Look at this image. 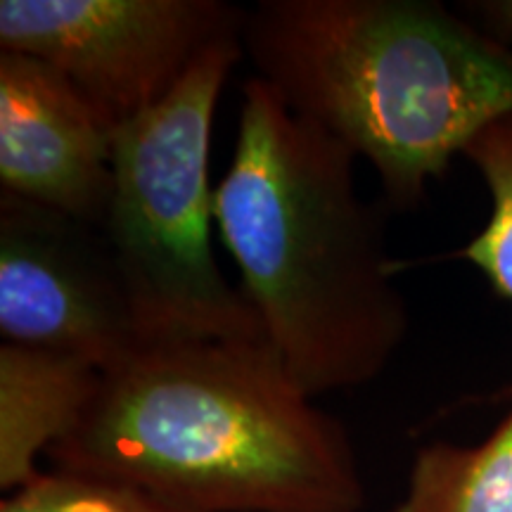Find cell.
Returning a JSON list of instances; mask_svg holds the SVG:
<instances>
[{"instance_id": "obj_1", "label": "cell", "mask_w": 512, "mask_h": 512, "mask_svg": "<svg viewBox=\"0 0 512 512\" xmlns=\"http://www.w3.org/2000/svg\"><path fill=\"white\" fill-rule=\"evenodd\" d=\"M46 458L178 512H358L366 501L347 430L268 342L143 344L102 370Z\"/></svg>"}, {"instance_id": "obj_2", "label": "cell", "mask_w": 512, "mask_h": 512, "mask_svg": "<svg viewBox=\"0 0 512 512\" xmlns=\"http://www.w3.org/2000/svg\"><path fill=\"white\" fill-rule=\"evenodd\" d=\"M354 166L349 147L292 114L266 81L242 83L214 221L268 344L309 399L375 380L408 330Z\"/></svg>"}, {"instance_id": "obj_3", "label": "cell", "mask_w": 512, "mask_h": 512, "mask_svg": "<svg viewBox=\"0 0 512 512\" xmlns=\"http://www.w3.org/2000/svg\"><path fill=\"white\" fill-rule=\"evenodd\" d=\"M242 48L306 124L370 159L389 202L512 114V53L420 0H261Z\"/></svg>"}, {"instance_id": "obj_4", "label": "cell", "mask_w": 512, "mask_h": 512, "mask_svg": "<svg viewBox=\"0 0 512 512\" xmlns=\"http://www.w3.org/2000/svg\"><path fill=\"white\" fill-rule=\"evenodd\" d=\"M242 43L209 50L157 107L112 131L102 235L147 342H268L245 292L216 264L209 145Z\"/></svg>"}, {"instance_id": "obj_5", "label": "cell", "mask_w": 512, "mask_h": 512, "mask_svg": "<svg viewBox=\"0 0 512 512\" xmlns=\"http://www.w3.org/2000/svg\"><path fill=\"white\" fill-rule=\"evenodd\" d=\"M223 0H3L0 53L50 64L117 128L174 93L209 50L242 43Z\"/></svg>"}, {"instance_id": "obj_6", "label": "cell", "mask_w": 512, "mask_h": 512, "mask_svg": "<svg viewBox=\"0 0 512 512\" xmlns=\"http://www.w3.org/2000/svg\"><path fill=\"white\" fill-rule=\"evenodd\" d=\"M0 335L110 370L145 344L98 226L0 192Z\"/></svg>"}, {"instance_id": "obj_7", "label": "cell", "mask_w": 512, "mask_h": 512, "mask_svg": "<svg viewBox=\"0 0 512 512\" xmlns=\"http://www.w3.org/2000/svg\"><path fill=\"white\" fill-rule=\"evenodd\" d=\"M3 192L102 226L112 192V128L50 64L0 53Z\"/></svg>"}, {"instance_id": "obj_8", "label": "cell", "mask_w": 512, "mask_h": 512, "mask_svg": "<svg viewBox=\"0 0 512 512\" xmlns=\"http://www.w3.org/2000/svg\"><path fill=\"white\" fill-rule=\"evenodd\" d=\"M102 370L60 351L0 347V489L41 475L38 458L74 430L98 392Z\"/></svg>"}, {"instance_id": "obj_9", "label": "cell", "mask_w": 512, "mask_h": 512, "mask_svg": "<svg viewBox=\"0 0 512 512\" xmlns=\"http://www.w3.org/2000/svg\"><path fill=\"white\" fill-rule=\"evenodd\" d=\"M392 512H512V413L477 446L422 448Z\"/></svg>"}, {"instance_id": "obj_10", "label": "cell", "mask_w": 512, "mask_h": 512, "mask_svg": "<svg viewBox=\"0 0 512 512\" xmlns=\"http://www.w3.org/2000/svg\"><path fill=\"white\" fill-rule=\"evenodd\" d=\"M463 155L482 171L494 200L489 223L463 249V259L482 268L491 287L512 302V114L486 126Z\"/></svg>"}, {"instance_id": "obj_11", "label": "cell", "mask_w": 512, "mask_h": 512, "mask_svg": "<svg viewBox=\"0 0 512 512\" xmlns=\"http://www.w3.org/2000/svg\"><path fill=\"white\" fill-rule=\"evenodd\" d=\"M0 512H178L155 498L72 472L48 470L12 491Z\"/></svg>"}]
</instances>
